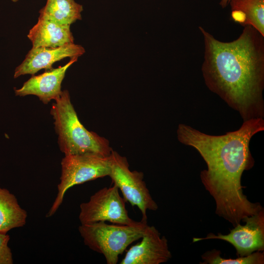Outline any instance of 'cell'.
Returning a JSON list of instances; mask_svg holds the SVG:
<instances>
[{
    "label": "cell",
    "instance_id": "obj_12",
    "mask_svg": "<svg viewBox=\"0 0 264 264\" xmlns=\"http://www.w3.org/2000/svg\"><path fill=\"white\" fill-rule=\"evenodd\" d=\"M70 26L39 17L37 22L30 29L27 38L33 48L61 46L74 43Z\"/></svg>",
    "mask_w": 264,
    "mask_h": 264
},
{
    "label": "cell",
    "instance_id": "obj_9",
    "mask_svg": "<svg viewBox=\"0 0 264 264\" xmlns=\"http://www.w3.org/2000/svg\"><path fill=\"white\" fill-rule=\"evenodd\" d=\"M141 239L129 249L120 264H160L172 258L167 239L154 226L147 225Z\"/></svg>",
    "mask_w": 264,
    "mask_h": 264
},
{
    "label": "cell",
    "instance_id": "obj_6",
    "mask_svg": "<svg viewBox=\"0 0 264 264\" xmlns=\"http://www.w3.org/2000/svg\"><path fill=\"white\" fill-rule=\"evenodd\" d=\"M110 177L113 185L120 190L123 198L140 211L141 220L147 221V210L155 211L158 205L146 186L142 172L131 171L126 157L112 151L109 155Z\"/></svg>",
    "mask_w": 264,
    "mask_h": 264
},
{
    "label": "cell",
    "instance_id": "obj_17",
    "mask_svg": "<svg viewBox=\"0 0 264 264\" xmlns=\"http://www.w3.org/2000/svg\"><path fill=\"white\" fill-rule=\"evenodd\" d=\"M10 237L6 233L0 232V264H12V254L8 245Z\"/></svg>",
    "mask_w": 264,
    "mask_h": 264
},
{
    "label": "cell",
    "instance_id": "obj_3",
    "mask_svg": "<svg viewBox=\"0 0 264 264\" xmlns=\"http://www.w3.org/2000/svg\"><path fill=\"white\" fill-rule=\"evenodd\" d=\"M53 103L50 114L54 120L60 150L65 155L90 154L109 156L112 149L109 141L86 129L78 119L68 90H63Z\"/></svg>",
    "mask_w": 264,
    "mask_h": 264
},
{
    "label": "cell",
    "instance_id": "obj_16",
    "mask_svg": "<svg viewBox=\"0 0 264 264\" xmlns=\"http://www.w3.org/2000/svg\"><path fill=\"white\" fill-rule=\"evenodd\" d=\"M203 262L208 264H264V251H256L243 257L236 259H225L220 256V251L213 249L205 252L201 256Z\"/></svg>",
    "mask_w": 264,
    "mask_h": 264
},
{
    "label": "cell",
    "instance_id": "obj_13",
    "mask_svg": "<svg viewBox=\"0 0 264 264\" xmlns=\"http://www.w3.org/2000/svg\"><path fill=\"white\" fill-rule=\"evenodd\" d=\"M233 20L250 25L264 36V0H230Z\"/></svg>",
    "mask_w": 264,
    "mask_h": 264
},
{
    "label": "cell",
    "instance_id": "obj_15",
    "mask_svg": "<svg viewBox=\"0 0 264 264\" xmlns=\"http://www.w3.org/2000/svg\"><path fill=\"white\" fill-rule=\"evenodd\" d=\"M27 213L19 205L16 197L8 190L0 187V232L24 226Z\"/></svg>",
    "mask_w": 264,
    "mask_h": 264
},
{
    "label": "cell",
    "instance_id": "obj_1",
    "mask_svg": "<svg viewBox=\"0 0 264 264\" xmlns=\"http://www.w3.org/2000/svg\"><path fill=\"white\" fill-rule=\"evenodd\" d=\"M264 131L262 118L243 121L238 130L219 135L206 134L185 124L177 127L178 141L195 149L207 165L200 178L215 200L216 214L234 227L263 208L243 194L241 178L244 171L254 166L249 148L251 139Z\"/></svg>",
    "mask_w": 264,
    "mask_h": 264
},
{
    "label": "cell",
    "instance_id": "obj_10",
    "mask_svg": "<svg viewBox=\"0 0 264 264\" xmlns=\"http://www.w3.org/2000/svg\"><path fill=\"white\" fill-rule=\"evenodd\" d=\"M85 53V49L82 45L74 43L56 47H32L16 68L14 77L25 74L33 75L42 69H51L56 62L67 57L78 58Z\"/></svg>",
    "mask_w": 264,
    "mask_h": 264
},
{
    "label": "cell",
    "instance_id": "obj_11",
    "mask_svg": "<svg viewBox=\"0 0 264 264\" xmlns=\"http://www.w3.org/2000/svg\"><path fill=\"white\" fill-rule=\"evenodd\" d=\"M77 60L78 58H71L63 66L52 68L39 75H33L20 88H15L16 95H34L44 104L52 100H56L62 92L61 85L67 69Z\"/></svg>",
    "mask_w": 264,
    "mask_h": 264
},
{
    "label": "cell",
    "instance_id": "obj_4",
    "mask_svg": "<svg viewBox=\"0 0 264 264\" xmlns=\"http://www.w3.org/2000/svg\"><path fill=\"white\" fill-rule=\"evenodd\" d=\"M147 225L142 220L134 225L99 221L81 224L78 230L86 245L102 254L107 264H116L128 246L142 237Z\"/></svg>",
    "mask_w": 264,
    "mask_h": 264
},
{
    "label": "cell",
    "instance_id": "obj_5",
    "mask_svg": "<svg viewBox=\"0 0 264 264\" xmlns=\"http://www.w3.org/2000/svg\"><path fill=\"white\" fill-rule=\"evenodd\" d=\"M61 167L58 193L46 217L55 213L62 203L66 192L70 188L109 176L110 172L109 156L105 157L90 154L65 155L62 160Z\"/></svg>",
    "mask_w": 264,
    "mask_h": 264
},
{
    "label": "cell",
    "instance_id": "obj_2",
    "mask_svg": "<svg viewBox=\"0 0 264 264\" xmlns=\"http://www.w3.org/2000/svg\"><path fill=\"white\" fill-rule=\"evenodd\" d=\"M222 42L199 26L204 52L201 71L208 88L243 121L264 118V36L250 25Z\"/></svg>",
    "mask_w": 264,
    "mask_h": 264
},
{
    "label": "cell",
    "instance_id": "obj_7",
    "mask_svg": "<svg viewBox=\"0 0 264 264\" xmlns=\"http://www.w3.org/2000/svg\"><path fill=\"white\" fill-rule=\"evenodd\" d=\"M80 208L79 219L81 224L99 221L123 225H134L138 222L129 217L125 200L114 185L98 190L90 197L88 201L81 203Z\"/></svg>",
    "mask_w": 264,
    "mask_h": 264
},
{
    "label": "cell",
    "instance_id": "obj_14",
    "mask_svg": "<svg viewBox=\"0 0 264 264\" xmlns=\"http://www.w3.org/2000/svg\"><path fill=\"white\" fill-rule=\"evenodd\" d=\"M82 5L74 0H46L39 11V18L62 25H70L82 19Z\"/></svg>",
    "mask_w": 264,
    "mask_h": 264
},
{
    "label": "cell",
    "instance_id": "obj_18",
    "mask_svg": "<svg viewBox=\"0 0 264 264\" xmlns=\"http://www.w3.org/2000/svg\"><path fill=\"white\" fill-rule=\"evenodd\" d=\"M230 0H221L220 3L222 8H225L229 4Z\"/></svg>",
    "mask_w": 264,
    "mask_h": 264
},
{
    "label": "cell",
    "instance_id": "obj_19",
    "mask_svg": "<svg viewBox=\"0 0 264 264\" xmlns=\"http://www.w3.org/2000/svg\"><path fill=\"white\" fill-rule=\"evenodd\" d=\"M13 2H16L19 1V0H11Z\"/></svg>",
    "mask_w": 264,
    "mask_h": 264
},
{
    "label": "cell",
    "instance_id": "obj_8",
    "mask_svg": "<svg viewBox=\"0 0 264 264\" xmlns=\"http://www.w3.org/2000/svg\"><path fill=\"white\" fill-rule=\"evenodd\" d=\"M244 225L237 224L226 235L209 233L205 238H194L193 242L208 239H219L231 244L236 249L238 257L249 255L264 250V210L246 217L242 220Z\"/></svg>",
    "mask_w": 264,
    "mask_h": 264
}]
</instances>
